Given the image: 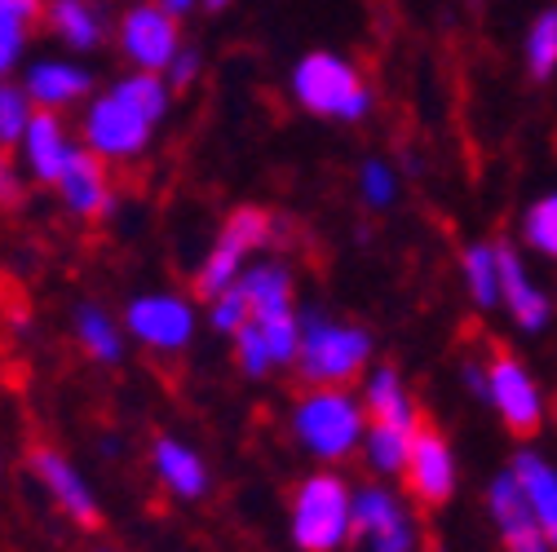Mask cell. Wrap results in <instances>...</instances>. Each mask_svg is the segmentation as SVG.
<instances>
[{"label":"cell","instance_id":"obj_1","mask_svg":"<svg viewBox=\"0 0 557 552\" xmlns=\"http://www.w3.org/2000/svg\"><path fill=\"white\" fill-rule=\"evenodd\" d=\"M363 434H368L363 398H355L341 385L306 389L293 406V438L310 460H323V464L350 460L363 447Z\"/></svg>","mask_w":557,"mask_h":552},{"label":"cell","instance_id":"obj_2","mask_svg":"<svg viewBox=\"0 0 557 552\" xmlns=\"http://www.w3.org/2000/svg\"><path fill=\"white\" fill-rule=\"evenodd\" d=\"M288 526L301 552H341L355 539V491L327 468L301 477L288 504Z\"/></svg>","mask_w":557,"mask_h":552},{"label":"cell","instance_id":"obj_3","mask_svg":"<svg viewBox=\"0 0 557 552\" xmlns=\"http://www.w3.org/2000/svg\"><path fill=\"white\" fill-rule=\"evenodd\" d=\"M372 363V336L359 323H336L323 314H310L301 323V350H297V372L310 389L319 385H355L363 367Z\"/></svg>","mask_w":557,"mask_h":552},{"label":"cell","instance_id":"obj_4","mask_svg":"<svg viewBox=\"0 0 557 552\" xmlns=\"http://www.w3.org/2000/svg\"><path fill=\"white\" fill-rule=\"evenodd\" d=\"M293 98L319 120L355 124L372 111V89L359 76V66L341 53H306L293 72Z\"/></svg>","mask_w":557,"mask_h":552},{"label":"cell","instance_id":"obj_5","mask_svg":"<svg viewBox=\"0 0 557 552\" xmlns=\"http://www.w3.org/2000/svg\"><path fill=\"white\" fill-rule=\"evenodd\" d=\"M270 235H274V222H270L265 209H252V203H248V209H235V213L226 217V226H222L213 252L203 256V265H199V274H195V292L213 301L218 292H226L231 284H239L244 261H248L257 248H265Z\"/></svg>","mask_w":557,"mask_h":552},{"label":"cell","instance_id":"obj_6","mask_svg":"<svg viewBox=\"0 0 557 552\" xmlns=\"http://www.w3.org/2000/svg\"><path fill=\"white\" fill-rule=\"evenodd\" d=\"M486 402L496 406L505 429L518 438H531L544 425V393H540L535 376L527 372V363L513 359L505 344H496L492 363H486Z\"/></svg>","mask_w":557,"mask_h":552},{"label":"cell","instance_id":"obj_7","mask_svg":"<svg viewBox=\"0 0 557 552\" xmlns=\"http://www.w3.org/2000/svg\"><path fill=\"white\" fill-rule=\"evenodd\" d=\"M156 133V120L137 111L124 93H102L89 111H85V147L102 160H133L143 155Z\"/></svg>","mask_w":557,"mask_h":552},{"label":"cell","instance_id":"obj_8","mask_svg":"<svg viewBox=\"0 0 557 552\" xmlns=\"http://www.w3.org/2000/svg\"><path fill=\"white\" fill-rule=\"evenodd\" d=\"M32 473L40 481V491L53 500V509L72 526H81V530H98L102 526V504H98V495L89 487V477L72 460H66L62 451L36 447L32 451Z\"/></svg>","mask_w":557,"mask_h":552},{"label":"cell","instance_id":"obj_9","mask_svg":"<svg viewBox=\"0 0 557 552\" xmlns=\"http://www.w3.org/2000/svg\"><path fill=\"white\" fill-rule=\"evenodd\" d=\"M120 49L137 72H169V62L182 49L177 14H169L164 5H133L120 18Z\"/></svg>","mask_w":557,"mask_h":552},{"label":"cell","instance_id":"obj_10","mask_svg":"<svg viewBox=\"0 0 557 552\" xmlns=\"http://www.w3.org/2000/svg\"><path fill=\"white\" fill-rule=\"evenodd\" d=\"M124 327L133 331V340H143L156 354H182L190 344V336H195V310L182 297L151 292V297L128 301Z\"/></svg>","mask_w":557,"mask_h":552},{"label":"cell","instance_id":"obj_11","mask_svg":"<svg viewBox=\"0 0 557 552\" xmlns=\"http://www.w3.org/2000/svg\"><path fill=\"white\" fill-rule=\"evenodd\" d=\"M355 539L363 552H416V526L389 487L355 491Z\"/></svg>","mask_w":557,"mask_h":552},{"label":"cell","instance_id":"obj_12","mask_svg":"<svg viewBox=\"0 0 557 552\" xmlns=\"http://www.w3.org/2000/svg\"><path fill=\"white\" fill-rule=\"evenodd\" d=\"M407 481V495H416L421 504L438 509L456 495V455L447 447V438L434 425H421L407 447V464L398 473Z\"/></svg>","mask_w":557,"mask_h":552},{"label":"cell","instance_id":"obj_13","mask_svg":"<svg viewBox=\"0 0 557 552\" xmlns=\"http://www.w3.org/2000/svg\"><path fill=\"white\" fill-rule=\"evenodd\" d=\"M62 203L72 209L76 217L85 222H98V217H111L115 209V190H111V173H107V160L94 155L89 147H76L72 160L62 168Z\"/></svg>","mask_w":557,"mask_h":552},{"label":"cell","instance_id":"obj_14","mask_svg":"<svg viewBox=\"0 0 557 552\" xmlns=\"http://www.w3.org/2000/svg\"><path fill=\"white\" fill-rule=\"evenodd\" d=\"M151 468H156V477H160V487L173 495V500H203L208 495V464H203V455L195 451V447H186L182 438H173V434H160L156 442H151Z\"/></svg>","mask_w":557,"mask_h":552},{"label":"cell","instance_id":"obj_15","mask_svg":"<svg viewBox=\"0 0 557 552\" xmlns=\"http://www.w3.org/2000/svg\"><path fill=\"white\" fill-rule=\"evenodd\" d=\"M496 265H500V305L513 314L522 331H544L548 323V297L527 279V265L513 243H496Z\"/></svg>","mask_w":557,"mask_h":552},{"label":"cell","instance_id":"obj_16","mask_svg":"<svg viewBox=\"0 0 557 552\" xmlns=\"http://www.w3.org/2000/svg\"><path fill=\"white\" fill-rule=\"evenodd\" d=\"M509 473L518 477V487L527 495V509H531L535 526L548 535V543L557 552V468L540 451H518Z\"/></svg>","mask_w":557,"mask_h":552},{"label":"cell","instance_id":"obj_17","mask_svg":"<svg viewBox=\"0 0 557 552\" xmlns=\"http://www.w3.org/2000/svg\"><path fill=\"white\" fill-rule=\"evenodd\" d=\"M23 151H27L32 173H36L45 186H58L66 160H72V151H76V142L66 137L58 111H36L32 124H27V133H23Z\"/></svg>","mask_w":557,"mask_h":552},{"label":"cell","instance_id":"obj_18","mask_svg":"<svg viewBox=\"0 0 557 552\" xmlns=\"http://www.w3.org/2000/svg\"><path fill=\"white\" fill-rule=\"evenodd\" d=\"M23 89L32 93V102L40 111H62V106H76L81 98H89L94 80H89L85 66H76V62H36L27 72Z\"/></svg>","mask_w":557,"mask_h":552},{"label":"cell","instance_id":"obj_19","mask_svg":"<svg viewBox=\"0 0 557 552\" xmlns=\"http://www.w3.org/2000/svg\"><path fill=\"white\" fill-rule=\"evenodd\" d=\"M363 411H368V425H421V411H416L398 367H376L363 385Z\"/></svg>","mask_w":557,"mask_h":552},{"label":"cell","instance_id":"obj_20","mask_svg":"<svg viewBox=\"0 0 557 552\" xmlns=\"http://www.w3.org/2000/svg\"><path fill=\"white\" fill-rule=\"evenodd\" d=\"M45 23L62 45H72V49H98L107 40V18H102L98 5H89V0H49Z\"/></svg>","mask_w":557,"mask_h":552},{"label":"cell","instance_id":"obj_21","mask_svg":"<svg viewBox=\"0 0 557 552\" xmlns=\"http://www.w3.org/2000/svg\"><path fill=\"white\" fill-rule=\"evenodd\" d=\"M239 288L248 297V314L252 318L293 314V274L284 265H252V269H244Z\"/></svg>","mask_w":557,"mask_h":552},{"label":"cell","instance_id":"obj_22","mask_svg":"<svg viewBox=\"0 0 557 552\" xmlns=\"http://www.w3.org/2000/svg\"><path fill=\"white\" fill-rule=\"evenodd\" d=\"M76 340H81V350H85L94 363L115 367V363L124 359V336H120L115 318H111L102 305H81V310H76Z\"/></svg>","mask_w":557,"mask_h":552},{"label":"cell","instance_id":"obj_23","mask_svg":"<svg viewBox=\"0 0 557 552\" xmlns=\"http://www.w3.org/2000/svg\"><path fill=\"white\" fill-rule=\"evenodd\" d=\"M416 429H421V425H368L363 447H359L363 460H368V468H376L381 477L403 473V464H407V447H411Z\"/></svg>","mask_w":557,"mask_h":552},{"label":"cell","instance_id":"obj_24","mask_svg":"<svg viewBox=\"0 0 557 552\" xmlns=\"http://www.w3.org/2000/svg\"><path fill=\"white\" fill-rule=\"evenodd\" d=\"M486 513H492V522H496L500 539L522 535V530H531V526H535V517H531V509H527V495H522L518 477H513L509 468L492 481V487H486Z\"/></svg>","mask_w":557,"mask_h":552},{"label":"cell","instance_id":"obj_25","mask_svg":"<svg viewBox=\"0 0 557 552\" xmlns=\"http://www.w3.org/2000/svg\"><path fill=\"white\" fill-rule=\"evenodd\" d=\"M465 284L478 310L500 305V265H496V243H469L465 248Z\"/></svg>","mask_w":557,"mask_h":552},{"label":"cell","instance_id":"obj_26","mask_svg":"<svg viewBox=\"0 0 557 552\" xmlns=\"http://www.w3.org/2000/svg\"><path fill=\"white\" fill-rule=\"evenodd\" d=\"M527 72H531V80H548L557 72V5L535 14V23L527 32Z\"/></svg>","mask_w":557,"mask_h":552},{"label":"cell","instance_id":"obj_27","mask_svg":"<svg viewBox=\"0 0 557 552\" xmlns=\"http://www.w3.org/2000/svg\"><path fill=\"white\" fill-rule=\"evenodd\" d=\"M115 93H124L137 111L151 115L156 124L169 115V85H164L160 72H133V76H124V80L115 85Z\"/></svg>","mask_w":557,"mask_h":552},{"label":"cell","instance_id":"obj_28","mask_svg":"<svg viewBox=\"0 0 557 552\" xmlns=\"http://www.w3.org/2000/svg\"><path fill=\"white\" fill-rule=\"evenodd\" d=\"M32 115H36L32 93L10 85V80H0V147H18Z\"/></svg>","mask_w":557,"mask_h":552},{"label":"cell","instance_id":"obj_29","mask_svg":"<svg viewBox=\"0 0 557 552\" xmlns=\"http://www.w3.org/2000/svg\"><path fill=\"white\" fill-rule=\"evenodd\" d=\"M270 344V354H274V367H293L297 363V350H301V318L297 310L293 314H274V318H252Z\"/></svg>","mask_w":557,"mask_h":552},{"label":"cell","instance_id":"obj_30","mask_svg":"<svg viewBox=\"0 0 557 552\" xmlns=\"http://www.w3.org/2000/svg\"><path fill=\"white\" fill-rule=\"evenodd\" d=\"M522 239L544 252V256H557V190L535 199L527 209V222H522Z\"/></svg>","mask_w":557,"mask_h":552},{"label":"cell","instance_id":"obj_31","mask_svg":"<svg viewBox=\"0 0 557 552\" xmlns=\"http://www.w3.org/2000/svg\"><path fill=\"white\" fill-rule=\"evenodd\" d=\"M235 363H239V372L248 380H261V376L274 372V354H270V344H265V336H261V327L252 318L235 331Z\"/></svg>","mask_w":557,"mask_h":552},{"label":"cell","instance_id":"obj_32","mask_svg":"<svg viewBox=\"0 0 557 552\" xmlns=\"http://www.w3.org/2000/svg\"><path fill=\"white\" fill-rule=\"evenodd\" d=\"M213 310H208V318H213V327L218 331H226V336H235L252 314H248V297H244V288L239 284H231L226 292H218L213 301H208Z\"/></svg>","mask_w":557,"mask_h":552},{"label":"cell","instance_id":"obj_33","mask_svg":"<svg viewBox=\"0 0 557 552\" xmlns=\"http://www.w3.org/2000/svg\"><path fill=\"white\" fill-rule=\"evenodd\" d=\"M359 190H363V199L372 203L376 213H381V209H389L394 195H398L394 168H389V164H381V160H368V164H363V173H359Z\"/></svg>","mask_w":557,"mask_h":552},{"label":"cell","instance_id":"obj_34","mask_svg":"<svg viewBox=\"0 0 557 552\" xmlns=\"http://www.w3.org/2000/svg\"><path fill=\"white\" fill-rule=\"evenodd\" d=\"M23 36H27V23L18 14H10V10H0V80H5V72L18 62Z\"/></svg>","mask_w":557,"mask_h":552},{"label":"cell","instance_id":"obj_35","mask_svg":"<svg viewBox=\"0 0 557 552\" xmlns=\"http://www.w3.org/2000/svg\"><path fill=\"white\" fill-rule=\"evenodd\" d=\"M195 72H199V53H195L190 45H182V49H177V58L169 62V85L186 89V85L195 80Z\"/></svg>","mask_w":557,"mask_h":552},{"label":"cell","instance_id":"obj_36","mask_svg":"<svg viewBox=\"0 0 557 552\" xmlns=\"http://www.w3.org/2000/svg\"><path fill=\"white\" fill-rule=\"evenodd\" d=\"M505 543V552H553V543H548V535L540 530V526H531V530H522V535H509V539H500Z\"/></svg>","mask_w":557,"mask_h":552},{"label":"cell","instance_id":"obj_37","mask_svg":"<svg viewBox=\"0 0 557 552\" xmlns=\"http://www.w3.org/2000/svg\"><path fill=\"white\" fill-rule=\"evenodd\" d=\"M18 199H23V181H18V173L10 168V160L0 155V203H5V209H14Z\"/></svg>","mask_w":557,"mask_h":552},{"label":"cell","instance_id":"obj_38","mask_svg":"<svg viewBox=\"0 0 557 552\" xmlns=\"http://www.w3.org/2000/svg\"><path fill=\"white\" fill-rule=\"evenodd\" d=\"M45 5H49V0H0V10H10V14H18V18L27 23V27L45 18Z\"/></svg>","mask_w":557,"mask_h":552},{"label":"cell","instance_id":"obj_39","mask_svg":"<svg viewBox=\"0 0 557 552\" xmlns=\"http://www.w3.org/2000/svg\"><path fill=\"white\" fill-rule=\"evenodd\" d=\"M460 380L469 385L473 398H486V367H482V363H465V367H460Z\"/></svg>","mask_w":557,"mask_h":552},{"label":"cell","instance_id":"obj_40","mask_svg":"<svg viewBox=\"0 0 557 552\" xmlns=\"http://www.w3.org/2000/svg\"><path fill=\"white\" fill-rule=\"evenodd\" d=\"M203 5H208V10H226V5H231V0H203Z\"/></svg>","mask_w":557,"mask_h":552},{"label":"cell","instance_id":"obj_41","mask_svg":"<svg viewBox=\"0 0 557 552\" xmlns=\"http://www.w3.org/2000/svg\"><path fill=\"white\" fill-rule=\"evenodd\" d=\"M425 552H447V548H443V543H430V548H425Z\"/></svg>","mask_w":557,"mask_h":552},{"label":"cell","instance_id":"obj_42","mask_svg":"<svg viewBox=\"0 0 557 552\" xmlns=\"http://www.w3.org/2000/svg\"><path fill=\"white\" fill-rule=\"evenodd\" d=\"M94 552H115V548H94Z\"/></svg>","mask_w":557,"mask_h":552}]
</instances>
